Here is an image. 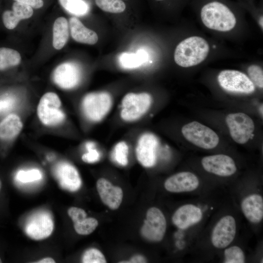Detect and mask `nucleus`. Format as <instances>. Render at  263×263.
<instances>
[{"label":"nucleus","instance_id":"nucleus-1","mask_svg":"<svg viewBox=\"0 0 263 263\" xmlns=\"http://www.w3.org/2000/svg\"><path fill=\"white\" fill-rule=\"evenodd\" d=\"M200 17L207 27L218 31H229L236 23V17L231 9L219 0H209L203 3L200 9Z\"/></svg>","mask_w":263,"mask_h":263},{"label":"nucleus","instance_id":"nucleus-2","mask_svg":"<svg viewBox=\"0 0 263 263\" xmlns=\"http://www.w3.org/2000/svg\"><path fill=\"white\" fill-rule=\"evenodd\" d=\"M209 51V46L205 39L198 36L190 37L181 41L176 46L174 61L181 67H192L203 62Z\"/></svg>","mask_w":263,"mask_h":263},{"label":"nucleus","instance_id":"nucleus-3","mask_svg":"<svg viewBox=\"0 0 263 263\" xmlns=\"http://www.w3.org/2000/svg\"><path fill=\"white\" fill-rule=\"evenodd\" d=\"M152 102V97L148 93H128L122 100L120 117L126 122L136 121L148 112Z\"/></svg>","mask_w":263,"mask_h":263},{"label":"nucleus","instance_id":"nucleus-4","mask_svg":"<svg viewBox=\"0 0 263 263\" xmlns=\"http://www.w3.org/2000/svg\"><path fill=\"white\" fill-rule=\"evenodd\" d=\"M181 132L186 140L202 149H213L219 142V136L213 130L197 121L185 125Z\"/></svg>","mask_w":263,"mask_h":263},{"label":"nucleus","instance_id":"nucleus-5","mask_svg":"<svg viewBox=\"0 0 263 263\" xmlns=\"http://www.w3.org/2000/svg\"><path fill=\"white\" fill-rule=\"evenodd\" d=\"M112 98L106 92L91 93L86 94L82 102L86 117L93 122L101 120L108 113L112 106Z\"/></svg>","mask_w":263,"mask_h":263},{"label":"nucleus","instance_id":"nucleus-6","mask_svg":"<svg viewBox=\"0 0 263 263\" xmlns=\"http://www.w3.org/2000/svg\"><path fill=\"white\" fill-rule=\"evenodd\" d=\"M61 102L58 95L52 92L44 94L38 106V116L41 122L47 126H56L65 119V114L60 109Z\"/></svg>","mask_w":263,"mask_h":263},{"label":"nucleus","instance_id":"nucleus-7","mask_svg":"<svg viewBox=\"0 0 263 263\" xmlns=\"http://www.w3.org/2000/svg\"><path fill=\"white\" fill-rule=\"evenodd\" d=\"M166 228L167 222L162 212L156 207H152L147 211L140 234L148 241L158 242L163 239Z\"/></svg>","mask_w":263,"mask_h":263},{"label":"nucleus","instance_id":"nucleus-8","mask_svg":"<svg viewBox=\"0 0 263 263\" xmlns=\"http://www.w3.org/2000/svg\"><path fill=\"white\" fill-rule=\"evenodd\" d=\"M225 122L231 137L237 143H246L254 132V122L249 116L244 113H230L226 116Z\"/></svg>","mask_w":263,"mask_h":263},{"label":"nucleus","instance_id":"nucleus-9","mask_svg":"<svg viewBox=\"0 0 263 263\" xmlns=\"http://www.w3.org/2000/svg\"><path fill=\"white\" fill-rule=\"evenodd\" d=\"M218 81L223 89L230 92L250 94L255 89L250 79L244 73L237 70L221 71L218 75Z\"/></svg>","mask_w":263,"mask_h":263},{"label":"nucleus","instance_id":"nucleus-10","mask_svg":"<svg viewBox=\"0 0 263 263\" xmlns=\"http://www.w3.org/2000/svg\"><path fill=\"white\" fill-rule=\"evenodd\" d=\"M54 222L48 212H38L31 216L25 226L26 234L35 240H41L49 237L53 231Z\"/></svg>","mask_w":263,"mask_h":263},{"label":"nucleus","instance_id":"nucleus-11","mask_svg":"<svg viewBox=\"0 0 263 263\" xmlns=\"http://www.w3.org/2000/svg\"><path fill=\"white\" fill-rule=\"evenodd\" d=\"M158 145V139L151 133H145L140 136L135 152L137 159L142 166L150 168L155 164Z\"/></svg>","mask_w":263,"mask_h":263},{"label":"nucleus","instance_id":"nucleus-12","mask_svg":"<svg viewBox=\"0 0 263 263\" xmlns=\"http://www.w3.org/2000/svg\"><path fill=\"white\" fill-rule=\"evenodd\" d=\"M236 232V223L233 217L226 215L215 225L211 234V242L217 248H224L233 241Z\"/></svg>","mask_w":263,"mask_h":263},{"label":"nucleus","instance_id":"nucleus-13","mask_svg":"<svg viewBox=\"0 0 263 263\" xmlns=\"http://www.w3.org/2000/svg\"><path fill=\"white\" fill-rule=\"evenodd\" d=\"M204 169L209 173L223 177L234 174L237 167L233 159L223 154L207 156L201 161Z\"/></svg>","mask_w":263,"mask_h":263},{"label":"nucleus","instance_id":"nucleus-14","mask_svg":"<svg viewBox=\"0 0 263 263\" xmlns=\"http://www.w3.org/2000/svg\"><path fill=\"white\" fill-rule=\"evenodd\" d=\"M54 82L59 87L70 89L76 86L81 79V70L77 64L67 62L58 65L53 74Z\"/></svg>","mask_w":263,"mask_h":263},{"label":"nucleus","instance_id":"nucleus-15","mask_svg":"<svg viewBox=\"0 0 263 263\" xmlns=\"http://www.w3.org/2000/svg\"><path fill=\"white\" fill-rule=\"evenodd\" d=\"M54 174L59 186L71 192L78 190L81 186V180L76 168L66 162H60L54 168Z\"/></svg>","mask_w":263,"mask_h":263},{"label":"nucleus","instance_id":"nucleus-16","mask_svg":"<svg viewBox=\"0 0 263 263\" xmlns=\"http://www.w3.org/2000/svg\"><path fill=\"white\" fill-rule=\"evenodd\" d=\"M199 185L198 177L192 172H180L171 175L164 183L165 189L170 192H189L196 189Z\"/></svg>","mask_w":263,"mask_h":263},{"label":"nucleus","instance_id":"nucleus-17","mask_svg":"<svg viewBox=\"0 0 263 263\" xmlns=\"http://www.w3.org/2000/svg\"><path fill=\"white\" fill-rule=\"evenodd\" d=\"M96 189L102 202L112 210L117 209L120 206L123 197L122 188L113 186L104 178L96 182Z\"/></svg>","mask_w":263,"mask_h":263},{"label":"nucleus","instance_id":"nucleus-18","mask_svg":"<svg viewBox=\"0 0 263 263\" xmlns=\"http://www.w3.org/2000/svg\"><path fill=\"white\" fill-rule=\"evenodd\" d=\"M203 217L201 209L192 204L179 207L172 217L173 224L180 229H186L199 222Z\"/></svg>","mask_w":263,"mask_h":263},{"label":"nucleus","instance_id":"nucleus-19","mask_svg":"<svg viewBox=\"0 0 263 263\" xmlns=\"http://www.w3.org/2000/svg\"><path fill=\"white\" fill-rule=\"evenodd\" d=\"M34 14L33 8L17 1L13 2L12 10L4 11L2 19L4 26L8 29H14L21 20L31 18Z\"/></svg>","mask_w":263,"mask_h":263},{"label":"nucleus","instance_id":"nucleus-20","mask_svg":"<svg viewBox=\"0 0 263 263\" xmlns=\"http://www.w3.org/2000/svg\"><path fill=\"white\" fill-rule=\"evenodd\" d=\"M242 211L251 223H260L263 218V199L261 195L251 194L244 198L241 203Z\"/></svg>","mask_w":263,"mask_h":263},{"label":"nucleus","instance_id":"nucleus-21","mask_svg":"<svg viewBox=\"0 0 263 263\" xmlns=\"http://www.w3.org/2000/svg\"><path fill=\"white\" fill-rule=\"evenodd\" d=\"M72 38L76 42L93 45L98 39L96 32L86 27L80 20L73 17L69 19V25Z\"/></svg>","mask_w":263,"mask_h":263},{"label":"nucleus","instance_id":"nucleus-22","mask_svg":"<svg viewBox=\"0 0 263 263\" xmlns=\"http://www.w3.org/2000/svg\"><path fill=\"white\" fill-rule=\"evenodd\" d=\"M22 123L19 116L10 114L0 122V138L10 140L16 137L22 128Z\"/></svg>","mask_w":263,"mask_h":263},{"label":"nucleus","instance_id":"nucleus-23","mask_svg":"<svg viewBox=\"0 0 263 263\" xmlns=\"http://www.w3.org/2000/svg\"><path fill=\"white\" fill-rule=\"evenodd\" d=\"M69 24L63 17L57 18L53 27V46L56 50L61 49L69 39Z\"/></svg>","mask_w":263,"mask_h":263},{"label":"nucleus","instance_id":"nucleus-24","mask_svg":"<svg viewBox=\"0 0 263 263\" xmlns=\"http://www.w3.org/2000/svg\"><path fill=\"white\" fill-rule=\"evenodd\" d=\"M147 55L143 50L136 53H123L119 57L120 65L125 68L132 69L139 67L147 59Z\"/></svg>","mask_w":263,"mask_h":263},{"label":"nucleus","instance_id":"nucleus-25","mask_svg":"<svg viewBox=\"0 0 263 263\" xmlns=\"http://www.w3.org/2000/svg\"><path fill=\"white\" fill-rule=\"evenodd\" d=\"M21 61L19 53L11 48H0V70L17 66Z\"/></svg>","mask_w":263,"mask_h":263},{"label":"nucleus","instance_id":"nucleus-26","mask_svg":"<svg viewBox=\"0 0 263 263\" xmlns=\"http://www.w3.org/2000/svg\"><path fill=\"white\" fill-rule=\"evenodd\" d=\"M96 5L103 11L111 13H120L126 8L122 0H95Z\"/></svg>","mask_w":263,"mask_h":263},{"label":"nucleus","instance_id":"nucleus-27","mask_svg":"<svg viewBox=\"0 0 263 263\" xmlns=\"http://www.w3.org/2000/svg\"><path fill=\"white\" fill-rule=\"evenodd\" d=\"M62 6L69 13L82 16L88 12L87 4L82 0H59Z\"/></svg>","mask_w":263,"mask_h":263},{"label":"nucleus","instance_id":"nucleus-28","mask_svg":"<svg viewBox=\"0 0 263 263\" xmlns=\"http://www.w3.org/2000/svg\"><path fill=\"white\" fill-rule=\"evenodd\" d=\"M98 221L93 217H86L83 220L74 223L75 232L81 235H87L92 233L97 227Z\"/></svg>","mask_w":263,"mask_h":263},{"label":"nucleus","instance_id":"nucleus-29","mask_svg":"<svg viewBox=\"0 0 263 263\" xmlns=\"http://www.w3.org/2000/svg\"><path fill=\"white\" fill-rule=\"evenodd\" d=\"M225 263H244L245 255L243 250L238 246H232L224 251Z\"/></svg>","mask_w":263,"mask_h":263},{"label":"nucleus","instance_id":"nucleus-30","mask_svg":"<svg viewBox=\"0 0 263 263\" xmlns=\"http://www.w3.org/2000/svg\"><path fill=\"white\" fill-rule=\"evenodd\" d=\"M129 147L124 141L116 144L114 148L113 156L115 161L119 165L125 166L128 163Z\"/></svg>","mask_w":263,"mask_h":263},{"label":"nucleus","instance_id":"nucleus-31","mask_svg":"<svg viewBox=\"0 0 263 263\" xmlns=\"http://www.w3.org/2000/svg\"><path fill=\"white\" fill-rule=\"evenodd\" d=\"M81 261L83 263H107L104 255L100 250L95 248H90L85 250L82 255Z\"/></svg>","mask_w":263,"mask_h":263},{"label":"nucleus","instance_id":"nucleus-32","mask_svg":"<svg viewBox=\"0 0 263 263\" xmlns=\"http://www.w3.org/2000/svg\"><path fill=\"white\" fill-rule=\"evenodd\" d=\"M247 73L253 84L260 88H263V72L262 68L257 65H251L248 68Z\"/></svg>","mask_w":263,"mask_h":263},{"label":"nucleus","instance_id":"nucleus-33","mask_svg":"<svg viewBox=\"0 0 263 263\" xmlns=\"http://www.w3.org/2000/svg\"><path fill=\"white\" fill-rule=\"evenodd\" d=\"M17 179L22 183H28L39 180L41 178V172L37 169L27 171L20 170L16 175Z\"/></svg>","mask_w":263,"mask_h":263},{"label":"nucleus","instance_id":"nucleus-34","mask_svg":"<svg viewBox=\"0 0 263 263\" xmlns=\"http://www.w3.org/2000/svg\"><path fill=\"white\" fill-rule=\"evenodd\" d=\"M67 212L74 223L83 220L87 217V215L85 210L75 207H70Z\"/></svg>","mask_w":263,"mask_h":263},{"label":"nucleus","instance_id":"nucleus-35","mask_svg":"<svg viewBox=\"0 0 263 263\" xmlns=\"http://www.w3.org/2000/svg\"><path fill=\"white\" fill-rule=\"evenodd\" d=\"M88 152L84 154L82 156V159L85 162L92 163L96 162L99 159V154L95 150L92 149L88 144Z\"/></svg>","mask_w":263,"mask_h":263},{"label":"nucleus","instance_id":"nucleus-36","mask_svg":"<svg viewBox=\"0 0 263 263\" xmlns=\"http://www.w3.org/2000/svg\"><path fill=\"white\" fill-rule=\"evenodd\" d=\"M32 7L33 9H40L44 5L43 0H14Z\"/></svg>","mask_w":263,"mask_h":263},{"label":"nucleus","instance_id":"nucleus-37","mask_svg":"<svg viewBox=\"0 0 263 263\" xmlns=\"http://www.w3.org/2000/svg\"><path fill=\"white\" fill-rule=\"evenodd\" d=\"M146 258L140 254L133 255L129 261L119 262L120 263H147Z\"/></svg>","mask_w":263,"mask_h":263},{"label":"nucleus","instance_id":"nucleus-38","mask_svg":"<svg viewBox=\"0 0 263 263\" xmlns=\"http://www.w3.org/2000/svg\"><path fill=\"white\" fill-rule=\"evenodd\" d=\"M36 263H56L55 260L51 257L44 258L40 260H38L36 262Z\"/></svg>","mask_w":263,"mask_h":263},{"label":"nucleus","instance_id":"nucleus-39","mask_svg":"<svg viewBox=\"0 0 263 263\" xmlns=\"http://www.w3.org/2000/svg\"><path fill=\"white\" fill-rule=\"evenodd\" d=\"M259 24H260V26L262 27V28L263 29V16L262 15L261 16H260V19H259Z\"/></svg>","mask_w":263,"mask_h":263},{"label":"nucleus","instance_id":"nucleus-40","mask_svg":"<svg viewBox=\"0 0 263 263\" xmlns=\"http://www.w3.org/2000/svg\"><path fill=\"white\" fill-rule=\"evenodd\" d=\"M263 105H262L260 108V113L261 114H262V116H263Z\"/></svg>","mask_w":263,"mask_h":263},{"label":"nucleus","instance_id":"nucleus-41","mask_svg":"<svg viewBox=\"0 0 263 263\" xmlns=\"http://www.w3.org/2000/svg\"><path fill=\"white\" fill-rule=\"evenodd\" d=\"M2 110V103L1 100H0V112Z\"/></svg>","mask_w":263,"mask_h":263},{"label":"nucleus","instance_id":"nucleus-42","mask_svg":"<svg viewBox=\"0 0 263 263\" xmlns=\"http://www.w3.org/2000/svg\"><path fill=\"white\" fill-rule=\"evenodd\" d=\"M1 188H2V182H1V181L0 179V192L1 191Z\"/></svg>","mask_w":263,"mask_h":263},{"label":"nucleus","instance_id":"nucleus-43","mask_svg":"<svg viewBox=\"0 0 263 263\" xmlns=\"http://www.w3.org/2000/svg\"><path fill=\"white\" fill-rule=\"evenodd\" d=\"M2 260H1V259L0 257V263H2Z\"/></svg>","mask_w":263,"mask_h":263}]
</instances>
